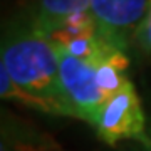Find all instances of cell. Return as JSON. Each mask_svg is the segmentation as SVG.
<instances>
[{
	"label": "cell",
	"instance_id": "6da1fadb",
	"mask_svg": "<svg viewBox=\"0 0 151 151\" xmlns=\"http://www.w3.org/2000/svg\"><path fill=\"white\" fill-rule=\"evenodd\" d=\"M0 57V64L5 65L17 86L52 104L59 116L77 119L62 87L52 39L39 32L24 14L14 17L4 29Z\"/></svg>",
	"mask_w": 151,
	"mask_h": 151
},
{
	"label": "cell",
	"instance_id": "7a4b0ae2",
	"mask_svg": "<svg viewBox=\"0 0 151 151\" xmlns=\"http://www.w3.org/2000/svg\"><path fill=\"white\" fill-rule=\"evenodd\" d=\"M54 47L69 104L77 119L92 126L106 101L129 81L126 74L128 57L108 40H103L92 54L86 55L70 54L55 44Z\"/></svg>",
	"mask_w": 151,
	"mask_h": 151
},
{
	"label": "cell",
	"instance_id": "3957f363",
	"mask_svg": "<svg viewBox=\"0 0 151 151\" xmlns=\"http://www.w3.org/2000/svg\"><path fill=\"white\" fill-rule=\"evenodd\" d=\"M92 128L104 143L111 146L121 141L145 139L146 119L133 82L128 81L106 101Z\"/></svg>",
	"mask_w": 151,
	"mask_h": 151
},
{
	"label": "cell",
	"instance_id": "277c9868",
	"mask_svg": "<svg viewBox=\"0 0 151 151\" xmlns=\"http://www.w3.org/2000/svg\"><path fill=\"white\" fill-rule=\"evenodd\" d=\"M151 0H89V10L97 32L113 47L126 50L136 29L145 19Z\"/></svg>",
	"mask_w": 151,
	"mask_h": 151
},
{
	"label": "cell",
	"instance_id": "5b68a950",
	"mask_svg": "<svg viewBox=\"0 0 151 151\" xmlns=\"http://www.w3.org/2000/svg\"><path fill=\"white\" fill-rule=\"evenodd\" d=\"M22 14L39 32L49 37L94 24L89 0H27Z\"/></svg>",
	"mask_w": 151,
	"mask_h": 151
},
{
	"label": "cell",
	"instance_id": "8992f818",
	"mask_svg": "<svg viewBox=\"0 0 151 151\" xmlns=\"http://www.w3.org/2000/svg\"><path fill=\"white\" fill-rule=\"evenodd\" d=\"M0 151H62L52 138L40 134L27 126L2 121Z\"/></svg>",
	"mask_w": 151,
	"mask_h": 151
},
{
	"label": "cell",
	"instance_id": "52a82bcc",
	"mask_svg": "<svg viewBox=\"0 0 151 151\" xmlns=\"http://www.w3.org/2000/svg\"><path fill=\"white\" fill-rule=\"evenodd\" d=\"M0 96H2V99H5V101H14V103L20 104V106L35 109L39 113L59 116V111L52 104H49L45 101H42V99L32 96L30 92L24 91L20 86H17L4 64H0Z\"/></svg>",
	"mask_w": 151,
	"mask_h": 151
},
{
	"label": "cell",
	"instance_id": "ba28073f",
	"mask_svg": "<svg viewBox=\"0 0 151 151\" xmlns=\"http://www.w3.org/2000/svg\"><path fill=\"white\" fill-rule=\"evenodd\" d=\"M133 42H134L139 49H143L146 52H151V2H150L148 10H146L145 19L141 20L139 27L136 29Z\"/></svg>",
	"mask_w": 151,
	"mask_h": 151
},
{
	"label": "cell",
	"instance_id": "9c48e42d",
	"mask_svg": "<svg viewBox=\"0 0 151 151\" xmlns=\"http://www.w3.org/2000/svg\"><path fill=\"white\" fill-rule=\"evenodd\" d=\"M129 151H151V139L145 138V139L138 141V145L133 146Z\"/></svg>",
	"mask_w": 151,
	"mask_h": 151
}]
</instances>
